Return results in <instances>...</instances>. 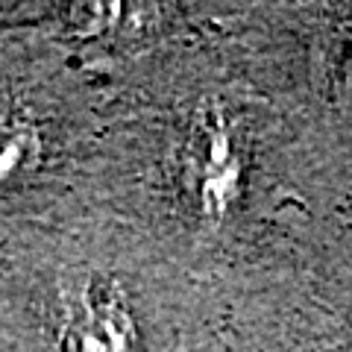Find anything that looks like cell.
<instances>
[{
  "mask_svg": "<svg viewBox=\"0 0 352 352\" xmlns=\"http://www.w3.org/2000/svg\"><path fill=\"white\" fill-rule=\"evenodd\" d=\"M62 352H132L135 332L112 291L88 288L62 320Z\"/></svg>",
  "mask_w": 352,
  "mask_h": 352,
  "instance_id": "obj_1",
  "label": "cell"
},
{
  "mask_svg": "<svg viewBox=\"0 0 352 352\" xmlns=\"http://www.w3.org/2000/svg\"><path fill=\"white\" fill-rule=\"evenodd\" d=\"M44 138L27 118L0 115V191L15 188L38 170Z\"/></svg>",
  "mask_w": 352,
  "mask_h": 352,
  "instance_id": "obj_2",
  "label": "cell"
}]
</instances>
